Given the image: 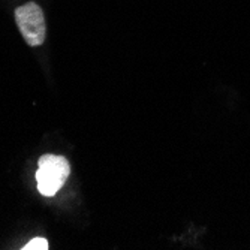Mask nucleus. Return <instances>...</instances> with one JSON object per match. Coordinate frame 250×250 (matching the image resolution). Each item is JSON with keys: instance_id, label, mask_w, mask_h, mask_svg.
<instances>
[{"instance_id": "1", "label": "nucleus", "mask_w": 250, "mask_h": 250, "mask_svg": "<svg viewBox=\"0 0 250 250\" xmlns=\"http://www.w3.org/2000/svg\"><path fill=\"white\" fill-rule=\"evenodd\" d=\"M36 185L43 196H54L66 183L71 174V165L67 159L57 154H43L38 162Z\"/></svg>"}, {"instance_id": "3", "label": "nucleus", "mask_w": 250, "mask_h": 250, "mask_svg": "<svg viewBox=\"0 0 250 250\" xmlns=\"http://www.w3.org/2000/svg\"><path fill=\"white\" fill-rule=\"evenodd\" d=\"M22 250H48V241L42 237L33 238L22 247Z\"/></svg>"}, {"instance_id": "2", "label": "nucleus", "mask_w": 250, "mask_h": 250, "mask_svg": "<svg viewBox=\"0 0 250 250\" xmlns=\"http://www.w3.org/2000/svg\"><path fill=\"white\" fill-rule=\"evenodd\" d=\"M15 21L21 36L24 38L30 47H39L47 38V26H45V17L42 8L29 2L15 9Z\"/></svg>"}]
</instances>
